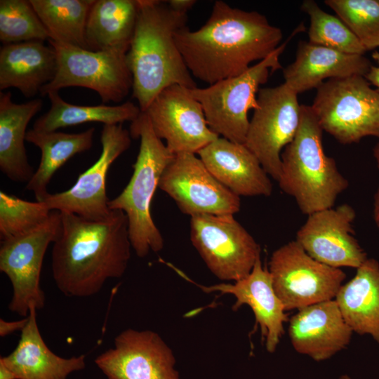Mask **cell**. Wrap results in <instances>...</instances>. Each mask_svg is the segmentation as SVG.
I'll list each match as a JSON object with an SVG mask.
<instances>
[{"label": "cell", "instance_id": "23", "mask_svg": "<svg viewBox=\"0 0 379 379\" xmlns=\"http://www.w3.org/2000/svg\"><path fill=\"white\" fill-rule=\"evenodd\" d=\"M57 54L41 41L3 45L0 48V89L15 88L32 98L55 77Z\"/></svg>", "mask_w": 379, "mask_h": 379}, {"label": "cell", "instance_id": "6", "mask_svg": "<svg viewBox=\"0 0 379 379\" xmlns=\"http://www.w3.org/2000/svg\"><path fill=\"white\" fill-rule=\"evenodd\" d=\"M304 29L305 26L300 25L268 57L242 74L207 87L188 88L201 104L207 124L215 133L232 142L244 143L250 123L248 112L258 107L260 86L267 81L271 74L282 68L280 55L289 40Z\"/></svg>", "mask_w": 379, "mask_h": 379}, {"label": "cell", "instance_id": "15", "mask_svg": "<svg viewBox=\"0 0 379 379\" xmlns=\"http://www.w3.org/2000/svg\"><path fill=\"white\" fill-rule=\"evenodd\" d=\"M172 349L155 331L127 328L95 364L107 379H180Z\"/></svg>", "mask_w": 379, "mask_h": 379}, {"label": "cell", "instance_id": "38", "mask_svg": "<svg viewBox=\"0 0 379 379\" xmlns=\"http://www.w3.org/2000/svg\"><path fill=\"white\" fill-rule=\"evenodd\" d=\"M0 379H18L15 373L0 360Z\"/></svg>", "mask_w": 379, "mask_h": 379}, {"label": "cell", "instance_id": "16", "mask_svg": "<svg viewBox=\"0 0 379 379\" xmlns=\"http://www.w3.org/2000/svg\"><path fill=\"white\" fill-rule=\"evenodd\" d=\"M145 112L156 135L173 154H197L220 137L208 126L203 108L187 88L172 85L164 89Z\"/></svg>", "mask_w": 379, "mask_h": 379}, {"label": "cell", "instance_id": "9", "mask_svg": "<svg viewBox=\"0 0 379 379\" xmlns=\"http://www.w3.org/2000/svg\"><path fill=\"white\" fill-rule=\"evenodd\" d=\"M268 271L286 311L335 299L346 278L340 268L316 260L295 240L272 253Z\"/></svg>", "mask_w": 379, "mask_h": 379}, {"label": "cell", "instance_id": "18", "mask_svg": "<svg viewBox=\"0 0 379 379\" xmlns=\"http://www.w3.org/2000/svg\"><path fill=\"white\" fill-rule=\"evenodd\" d=\"M288 332L293 349L317 361L346 348L353 333L335 299L298 310L289 319Z\"/></svg>", "mask_w": 379, "mask_h": 379}, {"label": "cell", "instance_id": "2", "mask_svg": "<svg viewBox=\"0 0 379 379\" xmlns=\"http://www.w3.org/2000/svg\"><path fill=\"white\" fill-rule=\"evenodd\" d=\"M60 213V230L51 252L55 285L67 297L94 295L127 270L132 248L128 218L120 210L100 220Z\"/></svg>", "mask_w": 379, "mask_h": 379}, {"label": "cell", "instance_id": "3", "mask_svg": "<svg viewBox=\"0 0 379 379\" xmlns=\"http://www.w3.org/2000/svg\"><path fill=\"white\" fill-rule=\"evenodd\" d=\"M187 21V14L175 11L167 1L138 0L126 62L133 78V97L141 112L170 86L197 87L175 39Z\"/></svg>", "mask_w": 379, "mask_h": 379}, {"label": "cell", "instance_id": "35", "mask_svg": "<svg viewBox=\"0 0 379 379\" xmlns=\"http://www.w3.org/2000/svg\"><path fill=\"white\" fill-rule=\"evenodd\" d=\"M194 0H170L167 1L168 6L175 11L186 13L196 4Z\"/></svg>", "mask_w": 379, "mask_h": 379}, {"label": "cell", "instance_id": "27", "mask_svg": "<svg viewBox=\"0 0 379 379\" xmlns=\"http://www.w3.org/2000/svg\"><path fill=\"white\" fill-rule=\"evenodd\" d=\"M94 133V128L73 133L33 128L27 131L26 141L41 151L39 167L26 186L27 190L34 192L36 201H42L48 195V185L58 169L75 154L92 147Z\"/></svg>", "mask_w": 379, "mask_h": 379}, {"label": "cell", "instance_id": "13", "mask_svg": "<svg viewBox=\"0 0 379 379\" xmlns=\"http://www.w3.org/2000/svg\"><path fill=\"white\" fill-rule=\"evenodd\" d=\"M158 187L190 217L234 215L241 208L240 197L220 183L194 153L175 154L164 171Z\"/></svg>", "mask_w": 379, "mask_h": 379}, {"label": "cell", "instance_id": "4", "mask_svg": "<svg viewBox=\"0 0 379 379\" xmlns=\"http://www.w3.org/2000/svg\"><path fill=\"white\" fill-rule=\"evenodd\" d=\"M323 131L310 105H301L297 133L281 154L279 186L307 215L333 207L349 186L335 160L324 150Z\"/></svg>", "mask_w": 379, "mask_h": 379}, {"label": "cell", "instance_id": "25", "mask_svg": "<svg viewBox=\"0 0 379 379\" xmlns=\"http://www.w3.org/2000/svg\"><path fill=\"white\" fill-rule=\"evenodd\" d=\"M353 332L369 335L379 344V262L367 258L356 274L340 288L335 298Z\"/></svg>", "mask_w": 379, "mask_h": 379}, {"label": "cell", "instance_id": "19", "mask_svg": "<svg viewBox=\"0 0 379 379\" xmlns=\"http://www.w3.org/2000/svg\"><path fill=\"white\" fill-rule=\"evenodd\" d=\"M206 293L220 292L236 298L232 306L237 310L243 305H248L260 328L261 335L265 338L268 352L273 353L284 333V324L288 321L284 307L272 286L271 275L263 267L259 258L251 272L234 284L221 283L211 286H199Z\"/></svg>", "mask_w": 379, "mask_h": 379}, {"label": "cell", "instance_id": "17", "mask_svg": "<svg viewBox=\"0 0 379 379\" xmlns=\"http://www.w3.org/2000/svg\"><path fill=\"white\" fill-rule=\"evenodd\" d=\"M295 241L316 260L328 266L357 269L368 258L354 237V208L348 204L307 215Z\"/></svg>", "mask_w": 379, "mask_h": 379}, {"label": "cell", "instance_id": "7", "mask_svg": "<svg viewBox=\"0 0 379 379\" xmlns=\"http://www.w3.org/2000/svg\"><path fill=\"white\" fill-rule=\"evenodd\" d=\"M310 107L323 131L341 144L379 138V91L364 76L324 81Z\"/></svg>", "mask_w": 379, "mask_h": 379}, {"label": "cell", "instance_id": "37", "mask_svg": "<svg viewBox=\"0 0 379 379\" xmlns=\"http://www.w3.org/2000/svg\"><path fill=\"white\" fill-rule=\"evenodd\" d=\"M373 218L375 225L379 229V185L373 196Z\"/></svg>", "mask_w": 379, "mask_h": 379}, {"label": "cell", "instance_id": "31", "mask_svg": "<svg viewBox=\"0 0 379 379\" xmlns=\"http://www.w3.org/2000/svg\"><path fill=\"white\" fill-rule=\"evenodd\" d=\"M49 39L29 0L0 1V41L4 45Z\"/></svg>", "mask_w": 379, "mask_h": 379}, {"label": "cell", "instance_id": "5", "mask_svg": "<svg viewBox=\"0 0 379 379\" xmlns=\"http://www.w3.org/2000/svg\"><path fill=\"white\" fill-rule=\"evenodd\" d=\"M133 138H140L133 175L125 188L109 201L110 210L124 212L128 222L131 246L137 256L145 258L164 247V239L151 215V203L160 178L175 154L154 133L147 114L141 112L130 126Z\"/></svg>", "mask_w": 379, "mask_h": 379}, {"label": "cell", "instance_id": "30", "mask_svg": "<svg viewBox=\"0 0 379 379\" xmlns=\"http://www.w3.org/2000/svg\"><path fill=\"white\" fill-rule=\"evenodd\" d=\"M300 8L310 17L309 42L348 54L366 52L349 27L338 16L323 11L316 1H303Z\"/></svg>", "mask_w": 379, "mask_h": 379}, {"label": "cell", "instance_id": "11", "mask_svg": "<svg viewBox=\"0 0 379 379\" xmlns=\"http://www.w3.org/2000/svg\"><path fill=\"white\" fill-rule=\"evenodd\" d=\"M61 226L60 213L53 211L49 219L24 234L1 241L0 271L9 279L13 288L8 310L27 317L34 306L41 310L45 294L40 276L48 246L58 237Z\"/></svg>", "mask_w": 379, "mask_h": 379}, {"label": "cell", "instance_id": "36", "mask_svg": "<svg viewBox=\"0 0 379 379\" xmlns=\"http://www.w3.org/2000/svg\"><path fill=\"white\" fill-rule=\"evenodd\" d=\"M364 77L379 91V66L371 65Z\"/></svg>", "mask_w": 379, "mask_h": 379}, {"label": "cell", "instance_id": "34", "mask_svg": "<svg viewBox=\"0 0 379 379\" xmlns=\"http://www.w3.org/2000/svg\"><path fill=\"white\" fill-rule=\"evenodd\" d=\"M28 316L20 320L6 321L0 319V336L6 337L15 331H22L28 322Z\"/></svg>", "mask_w": 379, "mask_h": 379}, {"label": "cell", "instance_id": "29", "mask_svg": "<svg viewBox=\"0 0 379 379\" xmlns=\"http://www.w3.org/2000/svg\"><path fill=\"white\" fill-rule=\"evenodd\" d=\"M56 42L86 48L84 35L88 15L95 0H29Z\"/></svg>", "mask_w": 379, "mask_h": 379}, {"label": "cell", "instance_id": "39", "mask_svg": "<svg viewBox=\"0 0 379 379\" xmlns=\"http://www.w3.org/2000/svg\"><path fill=\"white\" fill-rule=\"evenodd\" d=\"M373 155L375 159L378 168L379 169V141L375 145L373 149Z\"/></svg>", "mask_w": 379, "mask_h": 379}, {"label": "cell", "instance_id": "14", "mask_svg": "<svg viewBox=\"0 0 379 379\" xmlns=\"http://www.w3.org/2000/svg\"><path fill=\"white\" fill-rule=\"evenodd\" d=\"M102 152L99 159L81 173L69 189L50 194L42 201L51 211L74 213L100 220L111 212L106 193V178L112 163L131 146L130 131L122 124L103 125L101 132Z\"/></svg>", "mask_w": 379, "mask_h": 379}, {"label": "cell", "instance_id": "33", "mask_svg": "<svg viewBox=\"0 0 379 379\" xmlns=\"http://www.w3.org/2000/svg\"><path fill=\"white\" fill-rule=\"evenodd\" d=\"M52 211L43 201H29L1 191V241L39 227L49 219Z\"/></svg>", "mask_w": 379, "mask_h": 379}, {"label": "cell", "instance_id": "21", "mask_svg": "<svg viewBox=\"0 0 379 379\" xmlns=\"http://www.w3.org/2000/svg\"><path fill=\"white\" fill-rule=\"evenodd\" d=\"M364 55L348 54L300 41L294 61L283 70L284 83L297 94L317 88L325 79L365 76L371 66Z\"/></svg>", "mask_w": 379, "mask_h": 379}, {"label": "cell", "instance_id": "41", "mask_svg": "<svg viewBox=\"0 0 379 379\" xmlns=\"http://www.w3.org/2000/svg\"><path fill=\"white\" fill-rule=\"evenodd\" d=\"M339 379H351L350 376L347 375H341Z\"/></svg>", "mask_w": 379, "mask_h": 379}, {"label": "cell", "instance_id": "24", "mask_svg": "<svg viewBox=\"0 0 379 379\" xmlns=\"http://www.w3.org/2000/svg\"><path fill=\"white\" fill-rule=\"evenodd\" d=\"M42 106L39 98L18 104L10 91L0 93V169L13 181L28 182L34 173L25 146L26 129Z\"/></svg>", "mask_w": 379, "mask_h": 379}, {"label": "cell", "instance_id": "26", "mask_svg": "<svg viewBox=\"0 0 379 379\" xmlns=\"http://www.w3.org/2000/svg\"><path fill=\"white\" fill-rule=\"evenodd\" d=\"M138 12V0H95L86 29V48L128 51Z\"/></svg>", "mask_w": 379, "mask_h": 379}, {"label": "cell", "instance_id": "20", "mask_svg": "<svg viewBox=\"0 0 379 379\" xmlns=\"http://www.w3.org/2000/svg\"><path fill=\"white\" fill-rule=\"evenodd\" d=\"M211 173L240 197H269L270 175L244 144L218 137L197 153Z\"/></svg>", "mask_w": 379, "mask_h": 379}, {"label": "cell", "instance_id": "1", "mask_svg": "<svg viewBox=\"0 0 379 379\" xmlns=\"http://www.w3.org/2000/svg\"><path fill=\"white\" fill-rule=\"evenodd\" d=\"M282 38L281 29L264 15L233 8L223 1H215L199 29L186 26L175 34L191 74L208 85L246 72L252 62L273 53Z\"/></svg>", "mask_w": 379, "mask_h": 379}, {"label": "cell", "instance_id": "28", "mask_svg": "<svg viewBox=\"0 0 379 379\" xmlns=\"http://www.w3.org/2000/svg\"><path fill=\"white\" fill-rule=\"evenodd\" d=\"M47 95L51 107L35 121L33 129L36 131H55L61 128L88 122H100L103 125L122 124L125 121L132 122L141 113L140 107L129 101L116 105L85 106L65 101L58 91H51Z\"/></svg>", "mask_w": 379, "mask_h": 379}, {"label": "cell", "instance_id": "32", "mask_svg": "<svg viewBox=\"0 0 379 379\" xmlns=\"http://www.w3.org/2000/svg\"><path fill=\"white\" fill-rule=\"evenodd\" d=\"M366 51L379 47V0H326Z\"/></svg>", "mask_w": 379, "mask_h": 379}, {"label": "cell", "instance_id": "8", "mask_svg": "<svg viewBox=\"0 0 379 379\" xmlns=\"http://www.w3.org/2000/svg\"><path fill=\"white\" fill-rule=\"evenodd\" d=\"M48 41L56 51L58 67L54 79L41 88V95L77 86L95 91L103 103L120 102L132 90L133 78L126 62L128 51H93Z\"/></svg>", "mask_w": 379, "mask_h": 379}, {"label": "cell", "instance_id": "22", "mask_svg": "<svg viewBox=\"0 0 379 379\" xmlns=\"http://www.w3.org/2000/svg\"><path fill=\"white\" fill-rule=\"evenodd\" d=\"M36 309L32 306L28 322L21 331L15 350L1 360L18 379H67L86 368V355L61 357L46 345L39 329Z\"/></svg>", "mask_w": 379, "mask_h": 379}, {"label": "cell", "instance_id": "12", "mask_svg": "<svg viewBox=\"0 0 379 379\" xmlns=\"http://www.w3.org/2000/svg\"><path fill=\"white\" fill-rule=\"evenodd\" d=\"M257 102L244 144L277 181L281 152L293 140L300 126L301 105L298 94L284 82L260 88Z\"/></svg>", "mask_w": 379, "mask_h": 379}, {"label": "cell", "instance_id": "40", "mask_svg": "<svg viewBox=\"0 0 379 379\" xmlns=\"http://www.w3.org/2000/svg\"><path fill=\"white\" fill-rule=\"evenodd\" d=\"M372 58L377 62L379 66V51H375L372 54Z\"/></svg>", "mask_w": 379, "mask_h": 379}, {"label": "cell", "instance_id": "10", "mask_svg": "<svg viewBox=\"0 0 379 379\" xmlns=\"http://www.w3.org/2000/svg\"><path fill=\"white\" fill-rule=\"evenodd\" d=\"M190 239L208 269L220 280L245 278L260 258V245L233 215L191 217Z\"/></svg>", "mask_w": 379, "mask_h": 379}]
</instances>
